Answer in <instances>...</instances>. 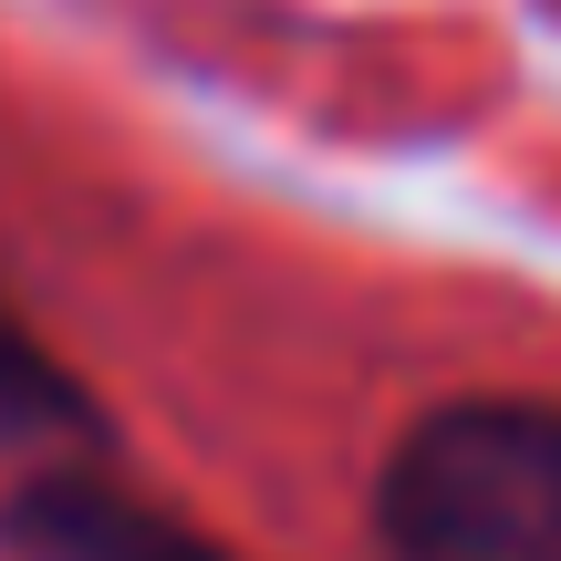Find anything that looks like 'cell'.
Here are the masks:
<instances>
[{
	"label": "cell",
	"mask_w": 561,
	"mask_h": 561,
	"mask_svg": "<svg viewBox=\"0 0 561 561\" xmlns=\"http://www.w3.org/2000/svg\"><path fill=\"white\" fill-rule=\"evenodd\" d=\"M0 561H219V551L104 479H32L0 500Z\"/></svg>",
	"instance_id": "2"
},
{
	"label": "cell",
	"mask_w": 561,
	"mask_h": 561,
	"mask_svg": "<svg viewBox=\"0 0 561 561\" xmlns=\"http://www.w3.org/2000/svg\"><path fill=\"white\" fill-rule=\"evenodd\" d=\"M396 561H561V405L468 396L405 426L375 479Z\"/></svg>",
	"instance_id": "1"
},
{
	"label": "cell",
	"mask_w": 561,
	"mask_h": 561,
	"mask_svg": "<svg viewBox=\"0 0 561 561\" xmlns=\"http://www.w3.org/2000/svg\"><path fill=\"white\" fill-rule=\"evenodd\" d=\"M83 396L62 385V364L0 312V447H42V437H73Z\"/></svg>",
	"instance_id": "3"
}]
</instances>
